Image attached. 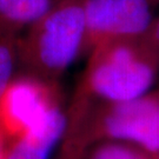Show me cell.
I'll use <instances>...</instances> for the list:
<instances>
[{
    "mask_svg": "<svg viewBox=\"0 0 159 159\" xmlns=\"http://www.w3.org/2000/svg\"><path fill=\"white\" fill-rule=\"evenodd\" d=\"M19 37L0 32V93L13 79L19 66Z\"/></svg>",
    "mask_w": 159,
    "mask_h": 159,
    "instance_id": "obj_8",
    "label": "cell"
},
{
    "mask_svg": "<svg viewBox=\"0 0 159 159\" xmlns=\"http://www.w3.org/2000/svg\"><path fill=\"white\" fill-rule=\"evenodd\" d=\"M154 0H85V35L81 56L118 40L138 39L153 23Z\"/></svg>",
    "mask_w": 159,
    "mask_h": 159,
    "instance_id": "obj_4",
    "label": "cell"
},
{
    "mask_svg": "<svg viewBox=\"0 0 159 159\" xmlns=\"http://www.w3.org/2000/svg\"><path fill=\"white\" fill-rule=\"evenodd\" d=\"M156 93H157V96H158V98H159V91H157Z\"/></svg>",
    "mask_w": 159,
    "mask_h": 159,
    "instance_id": "obj_13",
    "label": "cell"
},
{
    "mask_svg": "<svg viewBox=\"0 0 159 159\" xmlns=\"http://www.w3.org/2000/svg\"><path fill=\"white\" fill-rule=\"evenodd\" d=\"M78 90L91 102H123L146 94L159 72V60L145 38L112 41L97 47Z\"/></svg>",
    "mask_w": 159,
    "mask_h": 159,
    "instance_id": "obj_2",
    "label": "cell"
},
{
    "mask_svg": "<svg viewBox=\"0 0 159 159\" xmlns=\"http://www.w3.org/2000/svg\"><path fill=\"white\" fill-rule=\"evenodd\" d=\"M58 105L57 83L26 73L14 75L0 93V130L14 140L39 125Z\"/></svg>",
    "mask_w": 159,
    "mask_h": 159,
    "instance_id": "obj_5",
    "label": "cell"
},
{
    "mask_svg": "<svg viewBox=\"0 0 159 159\" xmlns=\"http://www.w3.org/2000/svg\"><path fill=\"white\" fill-rule=\"evenodd\" d=\"M144 38L159 60V14L154 17L153 23L151 24L148 33L144 35Z\"/></svg>",
    "mask_w": 159,
    "mask_h": 159,
    "instance_id": "obj_11",
    "label": "cell"
},
{
    "mask_svg": "<svg viewBox=\"0 0 159 159\" xmlns=\"http://www.w3.org/2000/svg\"><path fill=\"white\" fill-rule=\"evenodd\" d=\"M4 133L0 130V159H4V156H5L6 148L4 146Z\"/></svg>",
    "mask_w": 159,
    "mask_h": 159,
    "instance_id": "obj_12",
    "label": "cell"
},
{
    "mask_svg": "<svg viewBox=\"0 0 159 159\" xmlns=\"http://www.w3.org/2000/svg\"><path fill=\"white\" fill-rule=\"evenodd\" d=\"M85 0H61L19 37V66L24 73L58 83L81 56Z\"/></svg>",
    "mask_w": 159,
    "mask_h": 159,
    "instance_id": "obj_3",
    "label": "cell"
},
{
    "mask_svg": "<svg viewBox=\"0 0 159 159\" xmlns=\"http://www.w3.org/2000/svg\"><path fill=\"white\" fill-rule=\"evenodd\" d=\"M154 1H156V2H157V4H159V0H154Z\"/></svg>",
    "mask_w": 159,
    "mask_h": 159,
    "instance_id": "obj_14",
    "label": "cell"
},
{
    "mask_svg": "<svg viewBox=\"0 0 159 159\" xmlns=\"http://www.w3.org/2000/svg\"><path fill=\"white\" fill-rule=\"evenodd\" d=\"M67 117L58 105L39 125L14 139L6 148L4 159H50L53 148L64 138Z\"/></svg>",
    "mask_w": 159,
    "mask_h": 159,
    "instance_id": "obj_6",
    "label": "cell"
},
{
    "mask_svg": "<svg viewBox=\"0 0 159 159\" xmlns=\"http://www.w3.org/2000/svg\"><path fill=\"white\" fill-rule=\"evenodd\" d=\"M67 126L90 148L93 143L121 142L159 159V98L146 93L123 102H92L74 96Z\"/></svg>",
    "mask_w": 159,
    "mask_h": 159,
    "instance_id": "obj_1",
    "label": "cell"
},
{
    "mask_svg": "<svg viewBox=\"0 0 159 159\" xmlns=\"http://www.w3.org/2000/svg\"><path fill=\"white\" fill-rule=\"evenodd\" d=\"M86 159H152L145 151L121 142H100Z\"/></svg>",
    "mask_w": 159,
    "mask_h": 159,
    "instance_id": "obj_9",
    "label": "cell"
},
{
    "mask_svg": "<svg viewBox=\"0 0 159 159\" xmlns=\"http://www.w3.org/2000/svg\"><path fill=\"white\" fill-rule=\"evenodd\" d=\"M87 148L79 137L65 131L61 151L57 159H85Z\"/></svg>",
    "mask_w": 159,
    "mask_h": 159,
    "instance_id": "obj_10",
    "label": "cell"
},
{
    "mask_svg": "<svg viewBox=\"0 0 159 159\" xmlns=\"http://www.w3.org/2000/svg\"><path fill=\"white\" fill-rule=\"evenodd\" d=\"M61 0H0V32L21 35Z\"/></svg>",
    "mask_w": 159,
    "mask_h": 159,
    "instance_id": "obj_7",
    "label": "cell"
}]
</instances>
